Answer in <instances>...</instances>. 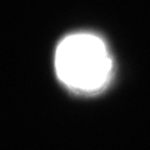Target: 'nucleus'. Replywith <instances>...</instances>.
<instances>
[{"instance_id": "obj_1", "label": "nucleus", "mask_w": 150, "mask_h": 150, "mask_svg": "<svg viewBox=\"0 0 150 150\" xmlns=\"http://www.w3.org/2000/svg\"><path fill=\"white\" fill-rule=\"evenodd\" d=\"M55 70L69 89L94 93L109 83L112 60L99 36L90 33H76L64 38L58 45Z\"/></svg>"}]
</instances>
